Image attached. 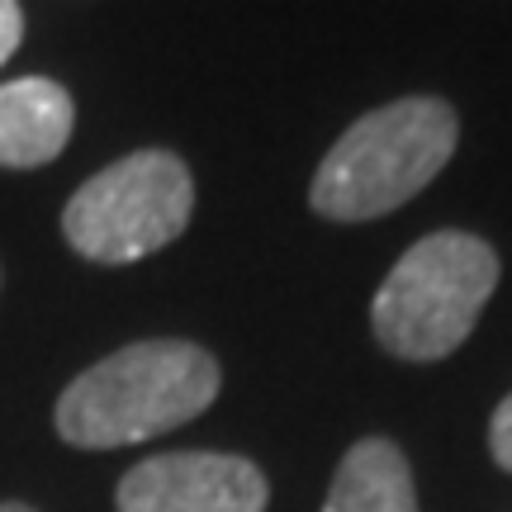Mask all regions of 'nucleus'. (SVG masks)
Returning a JSON list of instances; mask_svg holds the SVG:
<instances>
[{
	"mask_svg": "<svg viewBox=\"0 0 512 512\" xmlns=\"http://www.w3.org/2000/svg\"><path fill=\"white\" fill-rule=\"evenodd\" d=\"M219 361L200 342L152 337L81 370L53 408L57 437L76 451L138 446L176 432L219 399Z\"/></svg>",
	"mask_w": 512,
	"mask_h": 512,
	"instance_id": "obj_1",
	"label": "nucleus"
},
{
	"mask_svg": "<svg viewBox=\"0 0 512 512\" xmlns=\"http://www.w3.org/2000/svg\"><path fill=\"white\" fill-rule=\"evenodd\" d=\"M456 143L460 119L437 95H403L361 114L313 171V214L332 223L384 219L437 181Z\"/></svg>",
	"mask_w": 512,
	"mask_h": 512,
	"instance_id": "obj_2",
	"label": "nucleus"
},
{
	"mask_svg": "<svg viewBox=\"0 0 512 512\" xmlns=\"http://www.w3.org/2000/svg\"><path fill=\"white\" fill-rule=\"evenodd\" d=\"M494 242L441 228L418 238L384 275L370 304V328L389 356L399 361H441L475 332L484 304L498 290Z\"/></svg>",
	"mask_w": 512,
	"mask_h": 512,
	"instance_id": "obj_3",
	"label": "nucleus"
},
{
	"mask_svg": "<svg viewBox=\"0 0 512 512\" xmlns=\"http://www.w3.org/2000/svg\"><path fill=\"white\" fill-rule=\"evenodd\" d=\"M190 214H195L190 166L166 147H143L95 171L67 200L62 238L95 266H133L181 238L190 228Z\"/></svg>",
	"mask_w": 512,
	"mask_h": 512,
	"instance_id": "obj_4",
	"label": "nucleus"
},
{
	"mask_svg": "<svg viewBox=\"0 0 512 512\" xmlns=\"http://www.w3.org/2000/svg\"><path fill=\"white\" fill-rule=\"evenodd\" d=\"M271 484L247 456L166 451L138 460L119 489V512H266Z\"/></svg>",
	"mask_w": 512,
	"mask_h": 512,
	"instance_id": "obj_5",
	"label": "nucleus"
},
{
	"mask_svg": "<svg viewBox=\"0 0 512 512\" xmlns=\"http://www.w3.org/2000/svg\"><path fill=\"white\" fill-rule=\"evenodd\" d=\"M76 128V105L67 86L48 76H19L0 86V166L29 171L62 157Z\"/></svg>",
	"mask_w": 512,
	"mask_h": 512,
	"instance_id": "obj_6",
	"label": "nucleus"
},
{
	"mask_svg": "<svg viewBox=\"0 0 512 512\" xmlns=\"http://www.w3.org/2000/svg\"><path fill=\"white\" fill-rule=\"evenodd\" d=\"M323 512H418L408 456L389 437H361L337 465Z\"/></svg>",
	"mask_w": 512,
	"mask_h": 512,
	"instance_id": "obj_7",
	"label": "nucleus"
},
{
	"mask_svg": "<svg viewBox=\"0 0 512 512\" xmlns=\"http://www.w3.org/2000/svg\"><path fill=\"white\" fill-rule=\"evenodd\" d=\"M489 456H494L498 470L512 475V394L494 408V422H489Z\"/></svg>",
	"mask_w": 512,
	"mask_h": 512,
	"instance_id": "obj_8",
	"label": "nucleus"
},
{
	"mask_svg": "<svg viewBox=\"0 0 512 512\" xmlns=\"http://www.w3.org/2000/svg\"><path fill=\"white\" fill-rule=\"evenodd\" d=\"M19 38H24V10L19 0H0V67L15 57Z\"/></svg>",
	"mask_w": 512,
	"mask_h": 512,
	"instance_id": "obj_9",
	"label": "nucleus"
},
{
	"mask_svg": "<svg viewBox=\"0 0 512 512\" xmlns=\"http://www.w3.org/2000/svg\"><path fill=\"white\" fill-rule=\"evenodd\" d=\"M0 512H38V508H29V503H19V498H5V503H0Z\"/></svg>",
	"mask_w": 512,
	"mask_h": 512,
	"instance_id": "obj_10",
	"label": "nucleus"
}]
</instances>
